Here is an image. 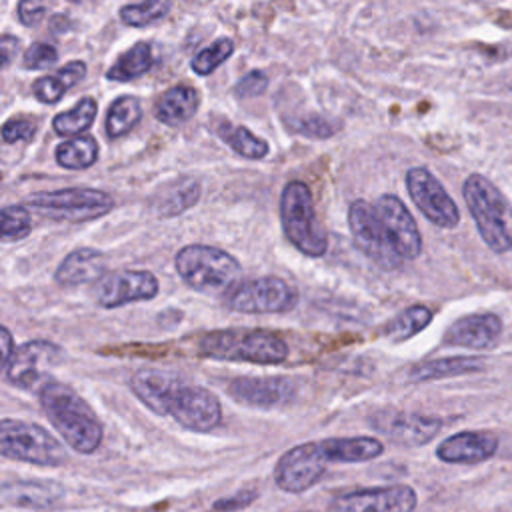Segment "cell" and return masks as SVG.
Returning a JSON list of instances; mask_svg holds the SVG:
<instances>
[{"label":"cell","instance_id":"2e32d148","mask_svg":"<svg viewBox=\"0 0 512 512\" xmlns=\"http://www.w3.org/2000/svg\"><path fill=\"white\" fill-rule=\"evenodd\" d=\"M372 426L402 446H422L430 442L442 428L436 416H424L404 410H380L370 418Z\"/></svg>","mask_w":512,"mask_h":512},{"label":"cell","instance_id":"8992f818","mask_svg":"<svg viewBox=\"0 0 512 512\" xmlns=\"http://www.w3.org/2000/svg\"><path fill=\"white\" fill-rule=\"evenodd\" d=\"M280 222L288 242L310 258H320L328 250V236L316 216L310 188L292 180L280 194Z\"/></svg>","mask_w":512,"mask_h":512},{"label":"cell","instance_id":"ab89813d","mask_svg":"<svg viewBox=\"0 0 512 512\" xmlns=\"http://www.w3.org/2000/svg\"><path fill=\"white\" fill-rule=\"evenodd\" d=\"M266 88H268V76L262 70H250L234 84V94L238 98H254V96H260Z\"/></svg>","mask_w":512,"mask_h":512},{"label":"cell","instance_id":"7c38bea8","mask_svg":"<svg viewBox=\"0 0 512 512\" xmlns=\"http://www.w3.org/2000/svg\"><path fill=\"white\" fill-rule=\"evenodd\" d=\"M330 458L320 442H304L284 452L276 464L274 478L284 492L300 494L314 486L324 474Z\"/></svg>","mask_w":512,"mask_h":512},{"label":"cell","instance_id":"f35d334b","mask_svg":"<svg viewBox=\"0 0 512 512\" xmlns=\"http://www.w3.org/2000/svg\"><path fill=\"white\" fill-rule=\"evenodd\" d=\"M36 134V122L28 116H14L2 124L4 142H30Z\"/></svg>","mask_w":512,"mask_h":512},{"label":"cell","instance_id":"d6986e66","mask_svg":"<svg viewBox=\"0 0 512 512\" xmlns=\"http://www.w3.org/2000/svg\"><path fill=\"white\" fill-rule=\"evenodd\" d=\"M502 334V320L492 312L468 314L452 322L444 332V344L468 348V350H488Z\"/></svg>","mask_w":512,"mask_h":512},{"label":"cell","instance_id":"83f0119b","mask_svg":"<svg viewBox=\"0 0 512 512\" xmlns=\"http://www.w3.org/2000/svg\"><path fill=\"white\" fill-rule=\"evenodd\" d=\"M220 140H224L236 154L248 158V160H260L268 156L270 146L264 138L252 134L246 126L232 124L230 120H218L214 126Z\"/></svg>","mask_w":512,"mask_h":512},{"label":"cell","instance_id":"e0dca14e","mask_svg":"<svg viewBox=\"0 0 512 512\" xmlns=\"http://www.w3.org/2000/svg\"><path fill=\"white\" fill-rule=\"evenodd\" d=\"M296 382L286 376H264V378H234L226 392L238 404L250 408H278L286 406L296 398Z\"/></svg>","mask_w":512,"mask_h":512},{"label":"cell","instance_id":"7402d4cb","mask_svg":"<svg viewBox=\"0 0 512 512\" xmlns=\"http://www.w3.org/2000/svg\"><path fill=\"white\" fill-rule=\"evenodd\" d=\"M200 194V182L196 178L182 176L158 188L148 200V210L158 218H172L192 208L200 200Z\"/></svg>","mask_w":512,"mask_h":512},{"label":"cell","instance_id":"b9f144b4","mask_svg":"<svg viewBox=\"0 0 512 512\" xmlns=\"http://www.w3.org/2000/svg\"><path fill=\"white\" fill-rule=\"evenodd\" d=\"M18 46H20V40L12 34H2L0 38V56H2V66L8 68L14 60V56L18 54Z\"/></svg>","mask_w":512,"mask_h":512},{"label":"cell","instance_id":"60d3db41","mask_svg":"<svg viewBox=\"0 0 512 512\" xmlns=\"http://www.w3.org/2000/svg\"><path fill=\"white\" fill-rule=\"evenodd\" d=\"M16 10H18V20L24 26H36L46 16L48 4L36 2V0H22Z\"/></svg>","mask_w":512,"mask_h":512},{"label":"cell","instance_id":"4dcf8cb0","mask_svg":"<svg viewBox=\"0 0 512 512\" xmlns=\"http://www.w3.org/2000/svg\"><path fill=\"white\" fill-rule=\"evenodd\" d=\"M56 162L66 170H84L98 158V142L90 134L74 136L56 146Z\"/></svg>","mask_w":512,"mask_h":512},{"label":"cell","instance_id":"d590c367","mask_svg":"<svg viewBox=\"0 0 512 512\" xmlns=\"http://www.w3.org/2000/svg\"><path fill=\"white\" fill-rule=\"evenodd\" d=\"M32 232V218L26 206H6L2 208V240L18 242Z\"/></svg>","mask_w":512,"mask_h":512},{"label":"cell","instance_id":"7bdbcfd3","mask_svg":"<svg viewBox=\"0 0 512 512\" xmlns=\"http://www.w3.org/2000/svg\"><path fill=\"white\" fill-rule=\"evenodd\" d=\"M14 350L16 348L12 346V334H10V330L6 326H2L0 328V360H2V368H6V364L12 358Z\"/></svg>","mask_w":512,"mask_h":512},{"label":"cell","instance_id":"30bf717a","mask_svg":"<svg viewBox=\"0 0 512 512\" xmlns=\"http://www.w3.org/2000/svg\"><path fill=\"white\" fill-rule=\"evenodd\" d=\"M348 228L358 250L384 270H396L404 258L388 236L376 208L366 200H354L348 208Z\"/></svg>","mask_w":512,"mask_h":512},{"label":"cell","instance_id":"ee69618b","mask_svg":"<svg viewBox=\"0 0 512 512\" xmlns=\"http://www.w3.org/2000/svg\"><path fill=\"white\" fill-rule=\"evenodd\" d=\"M254 496H256L254 492H248V494H238L232 500H220V502H216V510H232V508H238V506H246V504L252 502Z\"/></svg>","mask_w":512,"mask_h":512},{"label":"cell","instance_id":"3957f363","mask_svg":"<svg viewBox=\"0 0 512 512\" xmlns=\"http://www.w3.org/2000/svg\"><path fill=\"white\" fill-rule=\"evenodd\" d=\"M202 358L250 364H280L288 358V344L274 332L260 328L212 330L198 340Z\"/></svg>","mask_w":512,"mask_h":512},{"label":"cell","instance_id":"ac0fdd59","mask_svg":"<svg viewBox=\"0 0 512 512\" xmlns=\"http://www.w3.org/2000/svg\"><path fill=\"white\" fill-rule=\"evenodd\" d=\"M374 208L400 256L404 260H416L422 252V234L406 204L394 194H382Z\"/></svg>","mask_w":512,"mask_h":512},{"label":"cell","instance_id":"6da1fadb","mask_svg":"<svg viewBox=\"0 0 512 512\" xmlns=\"http://www.w3.org/2000/svg\"><path fill=\"white\" fill-rule=\"evenodd\" d=\"M136 398L160 416L174 418L192 432H210L222 420V406L214 392L162 370H138L130 378Z\"/></svg>","mask_w":512,"mask_h":512},{"label":"cell","instance_id":"603a6c76","mask_svg":"<svg viewBox=\"0 0 512 512\" xmlns=\"http://www.w3.org/2000/svg\"><path fill=\"white\" fill-rule=\"evenodd\" d=\"M200 106V96L196 88L188 84H176L162 92L154 106V116L166 126H180L188 122Z\"/></svg>","mask_w":512,"mask_h":512},{"label":"cell","instance_id":"44dd1931","mask_svg":"<svg viewBox=\"0 0 512 512\" xmlns=\"http://www.w3.org/2000/svg\"><path fill=\"white\" fill-rule=\"evenodd\" d=\"M104 274H106L104 254L96 248L82 246V248L68 252L60 260V264L54 272V280H56V284H60L64 288H72V286H80V284H94Z\"/></svg>","mask_w":512,"mask_h":512},{"label":"cell","instance_id":"9a60e30c","mask_svg":"<svg viewBox=\"0 0 512 512\" xmlns=\"http://www.w3.org/2000/svg\"><path fill=\"white\" fill-rule=\"evenodd\" d=\"M416 504L414 488L396 484L342 494L332 502V512H414Z\"/></svg>","mask_w":512,"mask_h":512},{"label":"cell","instance_id":"d6a6232c","mask_svg":"<svg viewBox=\"0 0 512 512\" xmlns=\"http://www.w3.org/2000/svg\"><path fill=\"white\" fill-rule=\"evenodd\" d=\"M432 320V310L428 306L422 304H414L408 306L406 310H402L384 330V334L392 340V342H404L412 336H416L418 332H422Z\"/></svg>","mask_w":512,"mask_h":512},{"label":"cell","instance_id":"e575fe53","mask_svg":"<svg viewBox=\"0 0 512 512\" xmlns=\"http://www.w3.org/2000/svg\"><path fill=\"white\" fill-rule=\"evenodd\" d=\"M234 52V42L226 36L222 38H216L212 44H208L206 48H202L190 62V68L200 74V76H206V74H212L220 64H224Z\"/></svg>","mask_w":512,"mask_h":512},{"label":"cell","instance_id":"277c9868","mask_svg":"<svg viewBox=\"0 0 512 512\" xmlns=\"http://www.w3.org/2000/svg\"><path fill=\"white\" fill-rule=\"evenodd\" d=\"M462 196L484 244L504 254L512 250V204L482 174H470L462 184Z\"/></svg>","mask_w":512,"mask_h":512},{"label":"cell","instance_id":"1f68e13d","mask_svg":"<svg viewBox=\"0 0 512 512\" xmlns=\"http://www.w3.org/2000/svg\"><path fill=\"white\" fill-rule=\"evenodd\" d=\"M142 118L140 100L132 94L118 96L106 114V134L108 138H120L128 134Z\"/></svg>","mask_w":512,"mask_h":512},{"label":"cell","instance_id":"7a4b0ae2","mask_svg":"<svg viewBox=\"0 0 512 512\" xmlns=\"http://www.w3.org/2000/svg\"><path fill=\"white\" fill-rule=\"evenodd\" d=\"M38 402L50 424L72 450L92 454L100 446L104 436L102 424L74 388L56 380H46L38 388Z\"/></svg>","mask_w":512,"mask_h":512},{"label":"cell","instance_id":"836d02e7","mask_svg":"<svg viewBox=\"0 0 512 512\" xmlns=\"http://www.w3.org/2000/svg\"><path fill=\"white\" fill-rule=\"evenodd\" d=\"M172 4L166 0H154V2H138V4H124L120 8V20L126 26L132 28H144L160 18H164L170 12Z\"/></svg>","mask_w":512,"mask_h":512},{"label":"cell","instance_id":"4316f807","mask_svg":"<svg viewBox=\"0 0 512 512\" xmlns=\"http://www.w3.org/2000/svg\"><path fill=\"white\" fill-rule=\"evenodd\" d=\"M322 446L330 462H368L384 452V444L372 436L326 438Z\"/></svg>","mask_w":512,"mask_h":512},{"label":"cell","instance_id":"9c48e42d","mask_svg":"<svg viewBox=\"0 0 512 512\" xmlns=\"http://www.w3.org/2000/svg\"><path fill=\"white\" fill-rule=\"evenodd\" d=\"M224 302L242 314H282L298 304V290L278 276H260L236 284Z\"/></svg>","mask_w":512,"mask_h":512},{"label":"cell","instance_id":"cb8c5ba5","mask_svg":"<svg viewBox=\"0 0 512 512\" xmlns=\"http://www.w3.org/2000/svg\"><path fill=\"white\" fill-rule=\"evenodd\" d=\"M62 498V490L52 482L18 480L2 486V500L20 508H50Z\"/></svg>","mask_w":512,"mask_h":512},{"label":"cell","instance_id":"8fae6325","mask_svg":"<svg viewBox=\"0 0 512 512\" xmlns=\"http://www.w3.org/2000/svg\"><path fill=\"white\" fill-rule=\"evenodd\" d=\"M406 190L416 208L438 228H456L460 210L440 180L424 166L406 172Z\"/></svg>","mask_w":512,"mask_h":512},{"label":"cell","instance_id":"4fadbf2b","mask_svg":"<svg viewBox=\"0 0 512 512\" xmlns=\"http://www.w3.org/2000/svg\"><path fill=\"white\" fill-rule=\"evenodd\" d=\"M62 356L64 350L50 340H28L16 346L12 358L4 368V378L6 382L22 390H32L36 386L40 388L46 382L44 376L48 368L56 366L62 360Z\"/></svg>","mask_w":512,"mask_h":512},{"label":"cell","instance_id":"f546056e","mask_svg":"<svg viewBox=\"0 0 512 512\" xmlns=\"http://www.w3.org/2000/svg\"><path fill=\"white\" fill-rule=\"evenodd\" d=\"M98 112V102L92 96H84L72 108L56 114L52 118V128L60 136H82L94 122Z\"/></svg>","mask_w":512,"mask_h":512},{"label":"cell","instance_id":"ffe728a7","mask_svg":"<svg viewBox=\"0 0 512 512\" xmlns=\"http://www.w3.org/2000/svg\"><path fill=\"white\" fill-rule=\"evenodd\" d=\"M496 450V434L486 430H464L442 440L436 448V456L448 464H478L492 458Z\"/></svg>","mask_w":512,"mask_h":512},{"label":"cell","instance_id":"ba28073f","mask_svg":"<svg viewBox=\"0 0 512 512\" xmlns=\"http://www.w3.org/2000/svg\"><path fill=\"white\" fill-rule=\"evenodd\" d=\"M0 452L4 458L36 466H60L66 462V450L48 430L14 418L0 422Z\"/></svg>","mask_w":512,"mask_h":512},{"label":"cell","instance_id":"5bb4252c","mask_svg":"<svg viewBox=\"0 0 512 512\" xmlns=\"http://www.w3.org/2000/svg\"><path fill=\"white\" fill-rule=\"evenodd\" d=\"M158 294V278L148 270L106 272L92 284V298L102 308H118L130 302L152 300Z\"/></svg>","mask_w":512,"mask_h":512},{"label":"cell","instance_id":"d4e9b609","mask_svg":"<svg viewBox=\"0 0 512 512\" xmlns=\"http://www.w3.org/2000/svg\"><path fill=\"white\" fill-rule=\"evenodd\" d=\"M484 360L480 356H448V358H436L422 362L410 370L412 382H430V380H442V378H454L464 376L472 372L484 370Z\"/></svg>","mask_w":512,"mask_h":512},{"label":"cell","instance_id":"74e56055","mask_svg":"<svg viewBox=\"0 0 512 512\" xmlns=\"http://www.w3.org/2000/svg\"><path fill=\"white\" fill-rule=\"evenodd\" d=\"M56 60H58V50L52 44L32 42L22 56V66L26 70H42L56 64Z\"/></svg>","mask_w":512,"mask_h":512},{"label":"cell","instance_id":"52a82bcc","mask_svg":"<svg viewBox=\"0 0 512 512\" xmlns=\"http://www.w3.org/2000/svg\"><path fill=\"white\" fill-rule=\"evenodd\" d=\"M26 206L56 222H88L108 214L114 198L96 188H64L54 192H38L26 198Z\"/></svg>","mask_w":512,"mask_h":512},{"label":"cell","instance_id":"5b68a950","mask_svg":"<svg viewBox=\"0 0 512 512\" xmlns=\"http://www.w3.org/2000/svg\"><path fill=\"white\" fill-rule=\"evenodd\" d=\"M174 266L192 290L212 296H226L240 276V262L230 252L208 244L182 246Z\"/></svg>","mask_w":512,"mask_h":512},{"label":"cell","instance_id":"f1b7e54d","mask_svg":"<svg viewBox=\"0 0 512 512\" xmlns=\"http://www.w3.org/2000/svg\"><path fill=\"white\" fill-rule=\"evenodd\" d=\"M154 64V50L150 42H136L132 48L122 52L114 64L106 70V80L128 82L144 72H148Z\"/></svg>","mask_w":512,"mask_h":512},{"label":"cell","instance_id":"484cf974","mask_svg":"<svg viewBox=\"0 0 512 512\" xmlns=\"http://www.w3.org/2000/svg\"><path fill=\"white\" fill-rule=\"evenodd\" d=\"M86 64L82 60H72L68 64H64L62 68L40 76L34 84H32V92L36 96V100L44 102V104H52L58 102L70 88H74L84 76H86Z\"/></svg>","mask_w":512,"mask_h":512},{"label":"cell","instance_id":"8d00e7d4","mask_svg":"<svg viewBox=\"0 0 512 512\" xmlns=\"http://www.w3.org/2000/svg\"><path fill=\"white\" fill-rule=\"evenodd\" d=\"M288 126L294 132H300V134L310 136V138H328L338 130L334 122H330L328 118H324L320 114H308V116H302L298 120H288Z\"/></svg>","mask_w":512,"mask_h":512}]
</instances>
